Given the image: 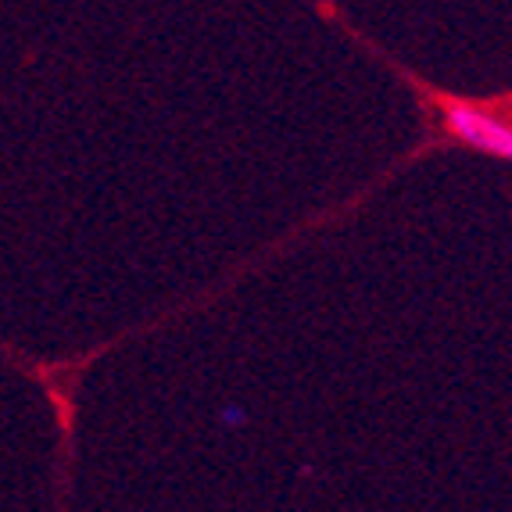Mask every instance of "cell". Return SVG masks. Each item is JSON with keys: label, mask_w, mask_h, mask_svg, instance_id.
Instances as JSON below:
<instances>
[{"label": "cell", "mask_w": 512, "mask_h": 512, "mask_svg": "<svg viewBox=\"0 0 512 512\" xmlns=\"http://www.w3.org/2000/svg\"><path fill=\"white\" fill-rule=\"evenodd\" d=\"M437 108V129L455 144L470 147L487 158H512V126H509V97L498 101H470L444 90H423Z\"/></svg>", "instance_id": "cell-1"}]
</instances>
